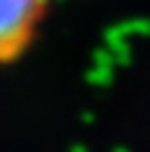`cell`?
Segmentation results:
<instances>
[{
    "mask_svg": "<svg viewBox=\"0 0 150 152\" xmlns=\"http://www.w3.org/2000/svg\"><path fill=\"white\" fill-rule=\"evenodd\" d=\"M49 0H0V67L30 51L46 19Z\"/></svg>",
    "mask_w": 150,
    "mask_h": 152,
    "instance_id": "obj_1",
    "label": "cell"
}]
</instances>
